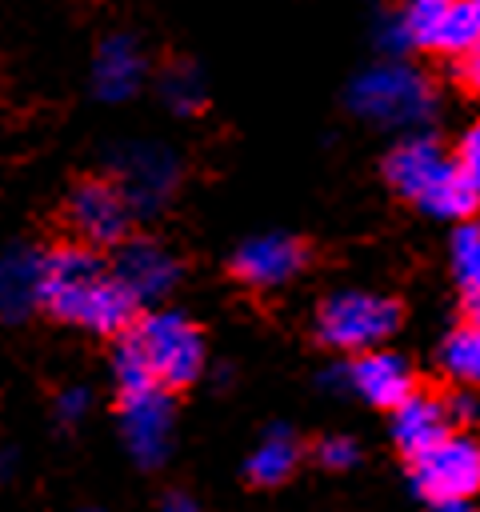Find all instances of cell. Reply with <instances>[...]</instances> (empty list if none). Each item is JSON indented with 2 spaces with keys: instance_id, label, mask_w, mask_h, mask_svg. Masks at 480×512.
<instances>
[{
  "instance_id": "4fadbf2b",
  "label": "cell",
  "mask_w": 480,
  "mask_h": 512,
  "mask_svg": "<svg viewBox=\"0 0 480 512\" xmlns=\"http://www.w3.org/2000/svg\"><path fill=\"white\" fill-rule=\"evenodd\" d=\"M144 76V56L140 48L128 40V36H108L96 52V68H92V80H96V92L104 100H124L136 92Z\"/></svg>"
},
{
  "instance_id": "7a4b0ae2",
  "label": "cell",
  "mask_w": 480,
  "mask_h": 512,
  "mask_svg": "<svg viewBox=\"0 0 480 512\" xmlns=\"http://www.w3.org/2000/svg\"><path fill=\"white\" fill-rule=\"evenodd\" d=\"M384 176L404 200L420 204L440 220H472V212L480 208V192L456 168V156H448L432 136L400 140L384 156Z\"/></svg>"
},
{
  "instance_id": "52a82bcc",
  "label": "cell",
  "mask_w": 480,
  "mask_h": 512,
  "mask_svg": "<svg viewBox=\"0 0 480 512\" xmlns=\"http://www.w3.org/2000/svg\"><path fill=\"white\" fill-rule=\"evenodd\" d=\"M68 228L80 236V244L92 248H112L128 240V224H132V200L120 184L112 180H76L68 192Z\"/></svg>"
},
{
  "instance_id": "3957f363",
  "label": "cell",
  "mask_w": 480,
  "mask_h": 512,
  "mask_svg": "<svg viewBox=\"0 0 480 512\" xmlns=\"http://www.w3.org/2000/svg\"><path fill=\"white\" fill-rule=\"evenodd\" d=\"M348 104L364 120H376L388 128H412V124H424L432 116L436 92L408 64H376L352 80Z\"/></svg>"
},
{
  "instance_id": "ffe728a7",
  "label": "cell",
  "mask_w": 480,
  "mask_h": 512,
  "mask_svg": "<svg viewBox=\"0 0 480 512\" xmlns=\"http://www.w3.org/2000/svg\"><path fill=\"white\" fill-rule=\"evenodd\" d=\"M164 92H168L172 108L192 112V108L200 104V76H196V68H192V64H176V68L164 76Z\"/></svg>"
},
{
  "instance_id": "ac0fdd59",
  "label": "cell",
  "mask_w": 480,
  "mask_h": 512,
  "mask_svg": "<svg viewBox=\"0 0 480 512\" xmlns=\"http://www.w3.org/2000/svg\"><path fill=\"white\" fill-rule=\"evenodd\" d=\"M452 276L464 296H480V224L460 220L452 236Z\"/></svg>"
},
{
  "instance_id": "cb8c5ba5",
  "label": "cell",
  "mask_w": 480,
  "mask_h": 512,
  "mask_svg": "<svg viewBox=\"0 0 480 512\" xmlns=\"http://www.w3.org/2000/svg\"><path fill=\"white\" fill-rule=\"evenodd\" d=\"M168 512H196V508H192L188 500H180V496H176V500H168Z\"/></svg>"
},
{
  "instance_id": "603a6c76",
  "label": "cell",
  "mask_w": 480,
  "mask_h": 512,
  "mask_svg": "<svg viewBox=\"0 0 480 512\" xmlns=\"http://www.w3.org/2000/svg\"><path fill=\"white\" fill-rule=\"evenodd\" d=\"M456 76H460V84H464L472 96H480V44H476L472 52H464V56H460Z\"/></svg>"
},
{
  "instance_id": "7402d4cb",
  "label": "cell",
  "mask_w": 480,
  "mask_h": 512,
  "mask_svg": "<svg viewBox=\"0 0 480 512\" xmlns=\"http://www.w3.org/2000/svg\"><path fill=\"white\" fill-rule=\"evenodd\" d=\"M312 452H316V460L324 468H348L356 460V444L348 436H324V440H316Z\"/></svg>"
},
{
  "instance_id": "9c48e42d",
  "label": "cell",
  "mask_w": 480,
  "mask_h": 512,
  "mask_svg": "<svg viewBox=\"0 0 480 512\" xmlns=\"http://www.w3.org/2000/svg\"><path fill=\"white\" fill-rule=\"evenodd\" d=\"M312 252L304 240L296 236H252L236 248L232 256V276L244 280L248 288H276V284H288L292 276H300L308 268Z\"/></svg>"
},
{
  "instance_id": "8992f818",
  "label": "cell",
  "mask_w": 480,
  "mask_h": 512,
  "mask_svg": "<svg viewBox=\"0 0 480 512\" xmlns=\"http://www.w3.org/2000/svg\"><path fill=\"white\" fill-rule=\"evenodd\" d=\"M412 488L432 504H468L480 492V444L464 432H448L432 448L408 460Z\"/></svg>"
},
{
  "instance_id": "ba28073f",
  "label": "cell",
  "mask_w": 480,
  "mask_h": 512,
  "mask_svg": "<svg viewBox=\"0 0 480 512\" xmlns=\"http://www.w3.org/2000/svg\"><path fill=\"white\" fill-rule=\"evenodd\" d=\"M448 432H456L448 384H420L400 408H392V440H396L404 460L420 456L424 448H432Z\"/></svg>"
},
{
  "instance_id": "30bf717a",
  "label": "cell",
  "mask_w": 480,
  "mask_h": 512,
  "mask_svg": "<svg viewBox=\"0 0 480 512\" xmlns=\"http://www.w3.org/2000/svg\"><path fill=\"white\" fill-rule=\"evenodd\" d=\"M348 380H352V388L368 400V404H376V408H400L424 380L400 360V356H392V352H356V360H352V368H348Z\"/></svg>"
},
{
  "instance_id": "8fae6325",
  "label": "cell",
  "mask_w": 480,
  "mask_h": 512,
  "mask_svg": "<svg viewBox=\"0 0 480 512\" xmlns=\"http://www.w3.org/2000/svg\"><path fill=\"white\" fill-rule=\"evenodd\" d=\"M116 248H120V252H116V260H112V268H116V276H120L140 300L164 296V292L176 284L180 264H176V256L164 252L160 244H152V240H124V244H116Z\"/></svg>"
},
{
  "instance_id": "e0dca14e",
  "label": "cell",
  "mask_w": 480,
  "mask_h": 512,
  "mask_svg": "<svg viewBox=\"0 0 480 512\" xmlns=\"http://www.w3.org/2000/svg\"><path fill=\"white\" fill-rule=\"evenodd\" d=\"M452 0H404L400 4V24L408 32V44L412 48H436V36H440V24H444V12H448Z\"/></svg>"
},
{
  "instance_id": "7c38bea8",
  "label": "cell",
  "mask_w": 480,
  "mask_h": 512,
  "mask_svg": "<svg viewBox=\"0 0 480 512\" xmlns=\"http://www.w3.org/2000/svg\"><path fill=\"white\" fill-rule=\"evenodd\" d=\"M120 412H124V432H128L132 452L144 464L160 460L164 456V440H168V400H164V388L120 396Z\"/></svg>"
},
{
  "instance_id": "44dd1931",
  "label": "cell",
  "mask_w": 480,
  "mask_h": 512,
  "mask_svg": "<svg viewBox=\"0 0 480 512\" xmlns=\"http://www.w3.org/2000/svg\"><path fill=\"white\" fill-rule=\"evenodd\" d=\"M456 168L468 176V184L480 192V120L460 136V144H456Z\"/></svg>"
},
{
  "instance_id": "5b68a950",
  "label": "cell",
  "mask_w": 480,
  "mask_h": 512,
  "mask_svg": "<svg viewBox=\"0 0 480 512\" xmlns=\"http://www.w3.org/2000/svg\"><path fill=\"white\" fill-rule=\"evenodd\" d=\"M128 336L144 352V360H148V368H152V376H156V384L164 392L188 388L200 376V368H204V336L180 312L140 316L128 328Z\"/></svg>"
},
{
  "instance_id": "d6986e66",
  "label": "cell",
  "mask_w": 480,
  "mask_h": 512,
  "mask_svg": "<svg viewBox=\"0 0 480 512\" xmlns=\"http://www.w3.org/2000/svg\"><path fill=\"white\" fill-rule=\"evenodd\" d=\"M40 284V256H4L0 260V308H20L36 296Z\"/></svg>"
},
{
  "instance_id": "6da1fadb",
  "label": "cell",
  "mask_w": 480,
  "mask_h": 512,
  "mask_svg": "<svg viewBox=\"0 0 480 512\" xmlns=\"http://www.w3.org/2000/svg\"><path fill=\"white\" fill-rule=\"evenodd\" d=\"M36 300L60 324L88 328L96 336H124L140 316V296L104 264L92 244H56L40 256Z\"/></svg>"
},
{
  "instance_id": "2e32d148",
  "label": "cell",
  "mask_w": 480,
  "mask_h": 512,
  "mask_svg": "<svg viewBox=\"0 0 480 512\" xmlns=\"http://www.w3.org/2000/svg\"><path fill=\"white\" fill-rule=\"evenodd\" d=\"M480 44V0H452L448 12H444V24H440V36H436V48L432 52H444V56H464Z\"/></svg>"
},
{
  "instance_id": "277c9868",
  "label": "cell",
  "mask_w": 480,
  "mask_h": 512,
  "mask_svg": "<svg viewBox=\"0 0 480 512\" xmlns=\"http://www.w3.org/2000/svg\"><path fill=\"white\" fill-rule=\"evenodd\" d=\"M404 320L400 300L376 292H336L316 308V336L336 352H368Z\"/></svg>"
},
{
  "instance_id": "5bb4252c",
  "label": "cell",
  "mask_w": 480,
  "mask_h": 512,
  "mask_svg": "<svg viewBox=\"0 0 480 512\" xmlns=\"http://www.w3.org/2000/svg\"><path fill=\"white\" fill-rule=\"evenodd\" d=\"M296 464H300V440H296L292 432L276 428V432H268L264 444L252 452V460H248V484H256V488H276V484H284V480L296 472Z\"/></svg>"
},
{
  "instance_id": "9a60e30c",
  "label": "cell",
  "mask_w": 480,
  "mask_h": 512,
  "mask_svg": "<svg viewBox=\"0 0 480 512\" xmlns=\"http://www.w3.org/2000/svg\"><path fill=\"white\" fill-rule=\"evenodd\" d=\"M440 368L460 388L480 384V324L476 320H460L448 332V340L440 344Z\"/></svg>"
}]
</instances>
